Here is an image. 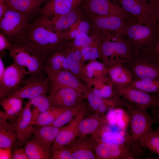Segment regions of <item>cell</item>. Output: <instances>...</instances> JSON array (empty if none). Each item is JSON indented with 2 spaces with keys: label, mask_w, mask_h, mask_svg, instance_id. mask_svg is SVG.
Returning <instances> with one entry per match:
<instances>
[{
  "label": "cell",
  "mask_w": 159,
  "mask_h": 159,
  "mask_svg": "<svg viewBox=\"0 0 159 159\" xmlns=\"http://www.w3.org/2000/svg\"><path fill=\"white\" fill-rule=\"evenodd\" d=\"M132 54V59L124 65L131 72L133 80H159V66L150 61L143 51Z\"/></svg>",
  "instance_id": "obj_8"
},
{
  "label": "cell",
  "mask_w": 159,
  "mask_h": 159,
  "mask_svg": "<svg viewBox=\"0 0 159 159\" xmlns=\"http://www.w3.org/2000/svg\"><path fill=\"white\" fill-rule=\"evenodd\" d=\"M158 128L159 129V128Z\"/></svg>",
  "instance_id": "obj_50"
},
{
  "label": "cell",
  "mask_w": 159,
  "mask_h": 159,
  "mask_svg": "<svg viewBox=\"0 0 159 159\" xmlns=\"http://www.w3.org/2000/svg\"><path fill=\"white\" fill-rule=\"evenodd\" d=\"M89 90L95 95L105 98L113 97L114 84L109 77L102 78L92 81L86 82Z\"/></svg>",
  "instance_id": "obj_27"
},
{
  "label": "cell",
  "mask_w": 159,
  "mask_h": 159,
  "mask_svg": "<svg viewBox=\"0 0 159 159\" xmlns=\"http://www.w3.org/2000/svg\"><path fill=\"white\" fill-rule=\"evenodd\" d=\"M142 51L150 61L159 66V33L150 45Z\"/></svg>",
  "instance_id": "obj_39"
},
{
  "label": "cell",
  "mask_w": 159,
  "mask_h": 159,
  "mask_svg": "<svg viewBox=\"0 0 159 159\" xmlns=\"http://www.w3.org/2000/svg\"><path fill=\"white\" fill-rule=\"evenodd\" d=\"M5 112L0 111V148H11L16 145L18 139L15 120L9 122Z\"/></svg>",
  "instance_id": "obj_22"
},
{
  "label": "cell",
  "mask_w": 159,
  "mask_h": 159,
  "mask_svg": "<svg viewBox=\"0 0 159 159\" xmlns=\"http://www.w3.org/2000/svg\"><path fill=\"white\" fill-rule=\"evenodd\" d=\"M48 98L50 107L63 108L74 106L85 98L83 93L69 88H61L50 92Z\"/></svg>",
  "instance_id": "obj_16"
},
{
  "label": "cell",
  "mask_w": 159,
  "mask_h": 159,
  "mask_svg": "<svg viewBox=\"0 0 159 159\" xmlns=\"http://www.w3.org/2000/svg\"><path fill=\"white\" fill-rule=\"evenodd\" d=\"M135 88L149 93H159V80H133L129 84Z\"/></svg>",
  "instance_id": "obj_36"
},
{
  "label": "cell",
  "mask_w": 159,
  "mask_h": 159,
  "mask_svg": "<svg viewBox=\"0 0 159 159\" xmlns=\"http://www.w3.org/2000/svg\"><path fill=\"white\" fill-rule=\"evenodd\" d=\"M107 73L114 84H129L133 77L130 71L122 63L115 64L107 68Z\"/></svg>",
  "instance_id": "obj_29"
},
{
  "label": "cell",
  "mask_w": 159,
  "mask_h": 159,
  "mask_svg": "<svg viewBox=\"0 0 159 159\" xmlns=\"http://www.w3.org/2000/svg\"><path fill=\"white\" fill-rule=\"evenodd\" d=\"M25 75L23 69L14 62L5 69L0 81V102L19 88L25 80Z\"/></svg>",
  "instance_id": "obj_15"
},
{
  "label": "cell",
  "mask_w": 159,
  "mask_h": 159,
  "mask_svg": "<svg viewBox=\"0 0 159 159\" xmlns=\"http://www.w3.org/2000/svg\"><path fill=\"white\" fill-rule=\"evenodd\" d=\"M99 58L107 68L115 64H124L133 58L131 47L125 37L114 32H107L98 48Z\"/></svg>",
  "instance_id": "obj_1"
},
{
  "label": "cell",
  "mask_w": 159,
  "mask_h": 159,
  "mask_svg": "<svg viewBox=\"0 0 159 159\" xmlns=\"http://www.w3.org/2000/svg\"><path fill=\"white\" fill-rule=\"evenodd\" d=\"M11 148H0L1 159H12Z\"/></svg>",
  "instance_id": "obj_47"
},
{
  "label": "cell",
  "mask_w": 159,
  "mask_h": 159,
  "mask_svg": "<svg viewBox=\"0 0 159 159\" xmlns=\"http://www.w3.org/2000/svg\"><path fill=\"white\" fill-rule=\"evenodd\" d=\"M127 13L135 17L139 23L146 24L152 20L147 5L140 0H116Z\"/></svg>",
  "instance_id": "obj_20"
},
{
  "label": "cell",
  "mask_w": 159,
  "mask_h": 159,
  "mask_svg": "<svg viewBox=\"0 0 159 159\" xmlns=\"http://www.w3.org/2000/svg\"><path fill=\"white\" fill-rule=\"evenodd\" d=\"M109 124L107 116L96 113L80 121L78 127V136L85 137L91 133L99 132L102 128Z\"/></svg>",
  "instance_id": "obj_23"
},
{
  "label": "cell",
  "mask_w": 159,
  "mask_h": 159,
  "mask_svg": "<svg viewBox=\"0 0 159 159\" xmlns=\"http://www.w3.org/2000/svg\"><path fill=\"white\" fill-rule=\"evenodd\" d=\"M93 38V35L89 36L86 33L81 34L74 39L73 47L80 50L83 47L90 44Z\"/></svg>",
  "instance_id": "obj_41"
},
{
  "label": "cell",
  "mask_w": 159,
  "mask_h": 159,
  "mask_svg": "<svg viewBox=\"0 0 159 159\" xmlns=\"http://www.w3.org/2000/svg\"><path fill=\"white\" fill-rule=\"evenodd\" d=\"M91 27L95 30L114 32L122 35L129 21L132 20L119 16H100L86 14Z\"/></svg>",
  "instance_id": "obj_12"
},
{
  "label": "cell",
  "mask_w": 159,
  "mask_h": 159,
  "mask_svg": "<svg viewBox=\"0 0 159 159\" xmlns=\"http://www.w3.org/2000/svg\"><path fill=\"white\" fill-rule=\"evenodd\" d=\"M32 139L40 145L45 150L49 152L56 138L61 129L49 125H33Z\"/></svg>",
  "instance_id": "obj_21"
},
{
  "label": "cell",
  "mask_w": 159,
  "mask_h": 159,
  "mask_svg": "<svg viewBox=\"0 0 159 159\" xmlns=\"http://www.w3.org/2000/svg\"><path fill=\"white\" fill-rule=\"evenodd\" d=\"M158 96V99L156 104L150 109L153 115L152 118L153 124L157 123L159 122V93H156Z\"/></svg>",
  "instance_id": "obj_43"
},
{
  "label": "cell",
  "mask_w": 159,
  "mask_h": 159,
  "mask_svg": "<svg viewBox=\"0 0 159 159\" xmlns=\"http://www.w3.org/2000/svg\"><path fill=\"white\" fill-rule=\"evenodd\" d=\"M5 69L3 62L0 57V81H1L3 78Z\"/></svg>",
  "instance_id": "obj_48"
},
{
  "label": "cell",
  "mask_w": 159,
  "mask_h": 159,
  "mask_svg": "<svg viewBox=\"0 0 159 159\" xmlns=\"http://www.w3.org/2000/svg\"><path fill=\"white\" fill-rule=\"evenodd\" d=\"M85 111L75 117L69 125L62 127L52 145L67 146L76 138L78 135L79 124L84 117Z\"/></svg>",
  "instance_id": "obj_24"
},
{
  "label": "cell",
  "mask_w": 159,
  "mask_h": 159,
  "mask_svg": "<svg viewBox=\"0 0 159 159\" xmlns=\"http://www.w3.org/2000/svg\"><path fill=\"white\" fill-rule=\"evenodd\" d=\"M9 55L14 62L21 67L26 74L43 75L45 57L23 40L11 43Z\"/></svg>",
  "instance_id": "obj_2"
},
{
  "label": "cell",
  "mask_w": 159,
  "mask_h": 159,
  "mask_svg": "<svg viewBox=\"0 0 159 159\" xmlns=\"http://www.w3.org/2000/svg\"><path fill=\"white\" fill-rule=\"evenodd\" d=\"M147 111L133 104L126 110L130 123V135L133 141H139L154 131L152 118Z\"/></svg>",
  "instance_id": "obj_7"
},
{
  "label": "cell",
  "mask_w": 159,
  "mask_h": 159,
  "mask_svg": "<svg viewBox=\"0 0 159 159\" xmlns=\"http://www.w3.org/2000/svg\"><path fill=\"white\" fill-rule=\"evenodd\" d=\"M114 92L130 103L147 110L156 104L157 93H148L133 87L129 84H114Z\"/></svg>",
  "instance_id": "obj_9"
},
{
  "label": "cell",
  "mask_w": 159,
  "mask_h": 159,
  "mask_svg": "<svg viewBox=\"0 0 159 159\" xmlns=\"http://www.w3.org/2000/svg\"><path fill=\"white\" fill-rule=\"evenodd\" d=\"M81 6L86 14L119 16L130 19H137L125 12L116 0H84Z\"/></svg>",
  "instance_id": "obj_10"
},
{
  "label": "cell",
  "mask_w": 159,
  "mask_h": 159,
  "mask_svg": "<svg viewBox=\"0 0 159 159\" xmlns=\"http://www.w3.org/2000/svg\"><path fill=\"white\" fill-rule=\"evenodd\" d=\"M9 7L7 0H0V19L3 17Z\"/></svg>",
  "instance_id": "obj_46"
},
{
  "label": "cell",
  "mask_w": 159,
  "mask_h": 159,
  "mask_svg": "<svg viewBox=\"0 0 159 159\" xmlns=\"http://www.w3.org/2000/svg\"><path fill=\"white\" fill-rule=\"evenodd\" d=\"M62 46L68 61L70 71L78 79H82L84 67L80 50L64 42Z\"/></svg>",
  "instance_id": "obj_26"
},
{
  "label": "cell",
  "mask_w": 159,
  "mask_h": 159,
  "mask_svg": "<svg viewBox=\"0 0 159 159\" xmlns=\"http://www.w3.org/2000/svg\"><path fill=\"white\" fill-rule=\"evenodd\" d=\"M139 142L142 148H147L159 155V129L140 139Z\"/></svg>",
  "instance_id": "obj_37"
},
{
  "label": "cell",
  "mask_w": 159,
  "mask_h": 159,
  "mask_svg": "<svg viewBox=\"0 0 159 159\" xmlns=\"http://www.w3.org/2000/svg\"><path fill=\"white\" fill-rule=\"evenodd\" d=\"M22 40L45 58L60 48L64 40L60 34L45 26L38 19L30 24Z\"/></svg>",
  "instance_id": "obj_3"
},
{
  "label": "cell",
  "mask_w": 159,
  "mask_h": 159,
  "mask_svg": "<svg viewBox=\"0 0 159 159\" xmlns=\"http://www.w3.org/2000/svg\"><path fill=\"white\" fill-rule=\"evenodd\" d=\"M31 105L29 101L15 120V130L18 139L16 145L17 147L25 145L33 134V126L31 124L32 120Z\"/></svg>",
  "instance_id": "obj_17"
},
{
  "label": "cell",
  "mask_w": 159,
  "mask_h": 159,
  "mask_svg": "<svg viewBox=\"0 0 159 159\" xmlns=\"http://www.w3.org/2000/svg\"><path fill=\"white\" fill-rule=\"evenodd\" d=\"M24 149L29 159H50L49 152L32 139L26 143Z\"/></svg>",
  "instance_id": "obj_34"
},
{
  "label": "cell",
  "mask_w": 159,
  "mask_h": 159,
  "mask_svg": "<svg viewBox=\"0 0 159 159\" xmlns=\"http://www.w3.org/2000/svg\"><path fill=\"white\" fill-rule=\"evenodd\" d=\"M91 27L90 23L87 21H81L80 19L71 26L70 30L65 31L62 32L60 35L64 40L74 39L81 34H88Z\"/></svg>",
  "instance_id": "obj_33"
},
{
  "label": "cell",
  "mask_w": 159,
  "mask_h": 159,
  "mask_svg": "<svg viewBox=\"0 0 159 159\" xmlns=\"http://www.w3.org/2000/svg\"><path fill=\"white\" fill-rule=\"evenodd\" d=\"M97 142L93 137L87 136L76 138L66 146L71 150L72 159H97L94 150Z\"/></svg>",
  "instance_id": "obj_18"
},
{
  "label": "cell",
  "mask_w": 159,
  "mask_h": 159,
  "mask_svg": "<svg viewBox=\"0 0 159 159\" xmlns=\"http://www.w3.org/2000/svg\"><path fill=\"white\" fill-rule=\"evenodd\" d=\"M50 85V92L63 88H69L83 93L84 95L89 90L70 71H52L45 69Z\"/></svg>",
  "instance_id": "obj_14"
},
{
  "label": "cell",
  "mask_w": 159,
  "mask_h": 159,
  "mask_svg": "<svg viewBox=\"0 0 159 159\" xmlns=\"http://www.w3.org/2000/svg\"><path fill=\"white\" fill-rule=\"evenodd\" d=\"M12 157L13 159H29L24 148H20L16 150Z\"/></svg>",
  "instance_id": "obj_45"
},
{
  "label": "cell",
  "mask_w": 159,
  "mask_h": 159,
  "mask_svg": "<svg viewBox=\"0 0 159 159\" xmlns=\"http://www.w3.org/2000/svg\"><path fill=\"white\" fill-rule=\"evenodd\" d=\"M131 140L130 135L128 134L125 136L119 133L107 131L102 133L100 140L105 143L122 144Z\"/></svg>",
  "instance_id": "obj_38"
},
{
  "label": "cell",
  "mask_w": 159,
  "mask_h": 159,
  "mask_svg": "<svg viewBox=\"0 0 159 159\" xmlns=\"http://www.w3.org/2000/svg\"><path fill=\"white\" fill-rule=\"evenodd\" d=\"M67 108L51 107L36 119L32 121L31 124L32 125H50Z\"/></svg>",
  "instance_id": "obj_32"
},
{
  "label": "cell",
  "mask_w": 159,
  "mask_h": 159,
  "mask_svg": "<svg viewBox=\"0 0 159 159\" xmlns=\"http://www.w3.org/2000/svg\"><path fill=\"white\" fill-rule=\"evenodd\" d=\"M29 101L31 105L35 107L32 111V121L36 119L41 114L45 112L50 107L48 97L46 96V94L41 95L30 99Z\"/></svg>",
  "instance_id": "obj_35"
},
{
  "label": "cell",
  "mask_w": 159,
  "mask_h": 159,
  "mask_svg": "<svg viewBox=\"0 0 159 159\" xmlns=\"http://www.w3.org/2000/svg\"><path fill=\"white\" fill-rule=\"evenodd\" d=\"M140 0V1L141 2H142L143 3H146L147 2V1L148 0L149 1L150 0Z\"/></svg>",
  "instance_id": "obj_49"
},
{
  "label": "cell",
  "mask_w": 159,
  "mask_h": 159,
  "mask_svg": "<svg viewBox=\"0 0 159 159\" xmlns=\"http://www.w3.org/2000/svg\"><path fill=\"white\" fill-rule=\"evenodd\" d=\"M50 89L49 80L47 76L31 74L25 80L17 90L9 96L30 100L46 94Z\"/></svg>",
  "instance_id": "obj_11"
},
{
  "label": "cell",
  "mask_w": 159,
  "mask_h": 159,
  "mask_svg": "<svg viewBox=\"0 0 159 159\" xmlns=\"http://www.w3.org/2000/svg\"><path fill=\"white\" fill-rule=\"evenodd\" d=\"M45 65V69L52 71H70L68 61L62 46L46 58Z\"/></svg>",
  "instance_id": "obj_28"
},
{
  "label": "cell",
  "mask_w": 159,
  "mask_h": 159,
  "mask_svg": "<svg viewBox=\"0 0 159 159\" xmlns=\"http://www.w3.org/2000/svg\"><path fill=\"white\" fill-rule=\"evenodd\" d=\"M11 44L5 36L2 33L0 34V53L7 49H9Z\"/></svg>",
  "instance_id": "obj_44"
},
{
  "label": "cell",
  "mask_w": 159,
  "mask_h": 159,
  "mask_svg": "<svg viewBox=\"0 0 159 159\" xmlns=\"http://www.w3.org/2000/svg\"><path fill=\"white\" fill-rule=\"evenodd\" d=\"M84 0H48L41 7L40 17L48 18L67 13Z\"/></svg>",
  "instance_id": "obj_19"
},
{
  "label": "cell",
  "mask_w": 159,
  "mask_h": 159,
  "mask_svg": "<svg viewBox=\"0 0 159 159\" xmlns=\"http://www.w3.org/2000/svg\"><path fill=\"white\" fill-rule=\"evenodd\" d=\"M48 0H7L12 8L19 12L29 20L39 14L42 6Z\"/></svg>",
  "instance_id": "obj_25"
},
{
  "label": "cell",
  "mask_w": 159,
  "mask_h": 159,
  "mask_svg": "<svg viewBox=\"0 0 159 159\" xmlns=\"http://www.w3.org/2000/svg\"><path fill=\"white\" fill-rule=\"evenodd\" d=\"M95 151L98 159H135L145 155L139 141L132 140L122 144L101 141L97 144Z\"/></svg>",
  "instance_id": "obj_5"
},
{
  "label": "cell",
  "mask_w": 159,
  "mask_h": 159,
  "mask_svg": "<svg viewBox=\"0 0 159 159\" xmlns=\"http://www.w3.org/2000/svg\"><path fill=\"white\" fill-rule=\"evenodd\" d=\"M86 103L81 100L75 105L67 108L49 125L56 127H62L86 111Z\"/></svg>",
  "instance_id": "obj_30"
},
{
  "label": "cell",
  "mask_w": 159,
  "mask_h": 159,
  "mask_svg": "<svg viewBox=\"0 0 159 159\" xmlns=\"http://www.w3.org/2000/svg\"><path fill=\"white\" fill-rule=\"evenodd\" d=\"M82 79L87 82L99 79L107 75V68L102 63L96 60L84 67Z\"/></svg>",
  "instance_id": "obj_31"
},
{
  "label": "cell",
  "mask_w": 159,
  "mask_h": 159,
  "mask_svg": "<svg viewBox=\"0 0 159 159\" xmlns=\"http://www.w3.org/2000/svg\"><path fill=\"white\" fill-rule=\"evenodd\" d=\"M49 153L51 159H72L71 150L66 146L52 145Z\"/></svg>",
  "instance_id": "obj_40"
},
{
  "label": "cell",
  "mask_w": 159,
  "mask_h": 159,
  "mask_svg": "<svg viewBox=\"0 0 159 159\" xmlns=\"http://www.w3.org/2000/svg\"><path fill=\"white\" fill-rule=\"evenodd\" d=\"M159 33V24L153 18L146 24L137 20L130 21L122 35L127 39L132 52L136 53L148 47Z\"/></svg>",
  "instance_id": "obj_4"
},
{
  "label": "cell",
  "mask_w": 159,
  "mask_h": 159,
  "mask_svg": "<svg viewBox=\"0 0 159 159\" xmlns=\"http://www.w3.org/2000/svg\"><path fill=\"white\" fill-rule=\"evenodd\" d=\"M147 5L150 16L159 24V0H150Z\"/></svg>",
  "instance_id": "obj_42"
},
{
  "label": "cell",
  "mask_w": 159,
  "mask_h": 159,
  "mask_svg": "<svg viewBox=\"0 0 159 159\" xmlns=\"http://www.w3.org/2000/svg\"><path fill=\"white\" fill-rule=\"evenodd\" d=\"M29 25L26 17L9 6L0 19V33L11 44L23 39Z\"/></svg>",
  "instance_id": "obj_6"
},
{
  "label": "cell",
  "mask_w": 159,
  "mask_h": 159,
  "mask_svg": "<svg viewBox=\"0 0 159 159\" xmlns=\"http://www.w3.org/2000/svg\"><path fill=\"white\" fill-rule=\"evenodd\" d=\"M85 12L81 4L69 12L52 17H39L40 22L47 27L60 34L80 20Z\"/></svg>",
  "instance_id": "obj_13"
}]
</instances>
